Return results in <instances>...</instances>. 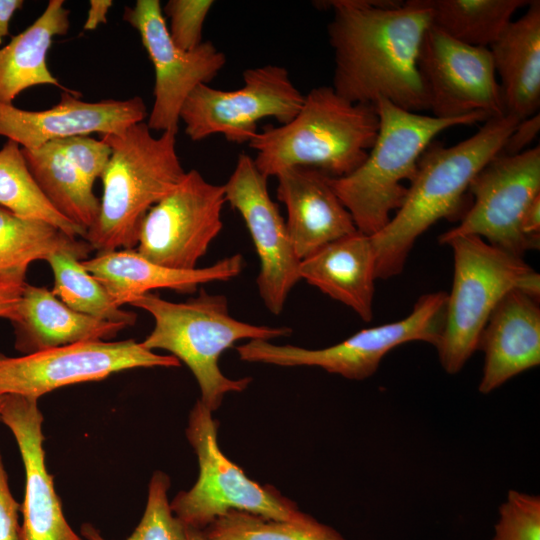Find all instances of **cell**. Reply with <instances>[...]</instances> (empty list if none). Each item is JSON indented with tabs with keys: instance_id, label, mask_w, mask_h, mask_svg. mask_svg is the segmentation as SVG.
Listing matches in <instances>:
<instances>
[{
	"instance_id": "17",
	"label": "cell",
	"mask_w": 540,
	"mask_h": 540,
	"mask_svg": "<svg viewBox=\"0 0 540 540\" xmlns=\"http://www.w3.org/2000/svg\"><path fill=\"white\" fill-rule=\"evenodd\" d=\"M80 96L76 91L63 90L56 105L36 111L0 103V136L23 149H36L71 136L118 133L147 116L139 96L96 102L84 101Z\"/></svg>"
},
{
	"instance_id": "31",
	"label": "cell",
	"mask_w": 540,
	"mask_h": 540,
	"mask_svg": "<svg viewBox=\"0 0 540 540\" xmlns=\"http://www.w3.org/2000/svg\"><path fill=\"white\" fill-rule=\"evenodd\" d=\"M211 540H346L334 528L309 517L300 522L230 510L202 530Z\"/></svg>"
},
{
	"instance_id": "32",
	"label": "cell",
	"mask_w": 540,
	"mask_h": 540,
	"mask_svg": "<svg viewBox=\"0 0 540 540\" xmlns=\"http://www.w3.org/2000/svg\"><path fill=\"white\" fill-rule=\"evenodd\" d=\"M169 487L168 475L155 471L149 482L144 514L134 532L125 540H188L185 525L171 510ZM80 532L86 540H106L90 523L82 524Z\"/></svg>"
},
{
	"instance_id": "24",
	"label": "cell",
	"mask_w": 540,
	"mask_h": 540,
	"mask_svg": "<svg viewBox=\"0 0 540 540\" xmlns=\"http://www.w3.org/2000/svg\"><path fill=\"white\" fill-rule=\"evenodd\" d=\"M500 77L505 114L523 120L538 113L540 105V1L512 20L489 47Z\"/></svg>"
},
{
	"instance_id": "27",
	"label": "cell",
	"mask_w": 540,
	"mask_h": 540,
	"mask_svg": "<svg viewBox=\"0 0 540 540\" xmlns=\"http://www.w3.org/2000/svg\"><path fill=\"white\" fill-rule=\"evenodd\" d=\"M93 251L83 238L71 236L46 221L15 215L0 207V275L26 274L36 260L58 252L81 261Z\"/></svg>"
},
{
	"instance_id": "15",
	"label": "cell",
	"mask_w": 540,
	"mask_h": 540,
	"mask_svg": "<svg viewBox=\"0 0 540 540\" xmlns=\"http://www.w3.org/2000/svg\"><path fill=\"white\" fill-rule=\"evenodd\" d=\"M418 69L432 116L454 119L473 113L505 114L489 48L473 47L432 24L421 43Z\"/></svg>"
},
{
	"instance_id": "2",
	"label": "cell",
	"mask_w": 540,
	"mask_h": 540,
	"mask_svg": "<svg viewBox=\"0 0 540 540\" xmlns=\"http://www.w3.org/2000/svg\"><path fill=\"white\" fill-rule=\"evenodd\" d=\"M519 121L507 114L491 117L474 135L453 146L433 141L424 150L402 206L370 236L377 279L400 274L420 235L459 211L472 180L500 153Z\"/></svg>"
},
{
	"instance_id": "30",
	"label": "cell",
	"mask_w": 540,
	"mask_h": 540,
	"mask_svg": "<svg viewBox=\"0 0 540 540\" xmlns=\"http://www.w3.org/2000/svg\"><path fill=\"white\" fill-rule=\"evenodd\" d=\"M46 261L54 276L51 291L68 307L100 320L125 326L135 324L136 313L117 306L106 289L75 255L58 252Z\"/></svg>"
},
{
	"instance_id": "12",
	"label": "cell",
	"mask_w": 540,
	"mask_h": 540,
	"mask_svg": "<svg viewBox=\"0 0 540 540\" xmlns=\"http://www.w3.org/2000/svg\"><path fill=\"white\" fill-rule=\"evenodd\" d=\"M474 201L460 223L439 236L442 243L455 236H477L522 257L539 247V240L523 235L522 216L540 195V148L507 156L497 155L472 180Z\"/></svg>"
},
{
	"instance_id": "29",
	"label": "cell",
	"mask_w": 540,
	"mask_h": 540,
	"mask_svg": "<svg viewBox=\"0 0 540 540\" xmlns=\"http://www.w3.org/2000/svg\"><path fill=\"white\" fill-rule=\"evenodd\" d=\"M0 207L21 217L51 223L74 237L84 239L87 233L48 202L27 167L22 148L11 140L0 149Z\"/></svg>"
},
{
	"instance_id": "3",
	"label": "cell",
	"mask_w": 540,
	"mask_h": 540,
	"mask_svg": "<svg viewBox=\"0 0 540 540\" xmlns=\"http://www.w3.org/2000/svg\"><path fill=\"white\" fill-rule=\"evenodd\" d=\"M379 125L375 105L352 103L332 86H319L304 95L290 122L266 126L248 144L256 151V167L267 178L289 167L312 168L339 178L365 161Z\"/></svg>"
},
{
	"instance_id": "28",
	"label": "cell",
	"mask_w": 540,
	"mask_h": 540,
	"mask_svg": "<svg viewBox=\"0 0 540 540\" xmlns=\"http://www.w3.org/2000/svg\"><path fill=\"white\" fill-rule=\"evenodd\" d=\"M432 25L473 47L489 48L529 0H428Z\"/></svg>"
},
{
	"instance_id": "22",
	"label": "cell",
	"mask_w": 540,
	"mask_h": 540,
	"mask_svg": "<svg viewBox=\"0 0 540 540\" xmlns=\"http://www.w3.org/2000/svg\"><path fill=\"white\" fill-rule=\"evenodd\" d=\"M22 355L88 341H109L127 326L74 311L46 287L24 285L10 320Z\"/></svg>"
},
{
	"instance_id": "4",
	"label": "cell",
	"mask_w": 540,
	"mask_h": 540,
	"mask_svg": "<svg viewBox=\"0 0 540 540\" xmlns=\"http://www.w3.org/2000/svg\"><path fill=\"white\" fill-rule=\"evenodd\" d=\"M129 305L148 312L154 327L142 345L153 351L166 350L187 365L201 392L199 399L212 412L217 410L229 392H241L252 378L230 379L219 368L221 354L237 341L271 340L289 336V327L256 325L234 318L228 300L222 294L204 289L183 302H172L155 293L132 298Z\"/></svg>"
},
{
	"instance_id": "35",
	"label": "cell",
	"mask_w": 540,
	"mask_h": 540,
	"mask_svg": "<svg viewBox=\"0 0 540 540\" xmlns=\"http://www.w3.org/2000/svg\"><path fill=\"white\" fill-rule=\"evenodd\" d=\"M67 160L79 172L84 181L93 188L101 178L111 156L109 145L89 135L71 136L55 140Z\"/></svg>"
},
{
	"instance_id": "6",
	"label": "cell",
	"mask_w": 540,
	"mask_h": 540,
	"mask_svg": "<svg viewBox=\"0 0 540 540\" xmlns=\"http://www.w3.org/2000/svg\"><path fill=\"white\" fill-rule=\"evenodd\" d=\"M375 106L380 125L367 158L349 175L329 177L357 230L368 236L384 228L402 206L408 191L402 181L413 179L421 154L438 134L489 119L484 113L441 119L404 110L383 98Z\"/></svg>"
},
{
	"instance_id": "34",
	"label": "cell",
	"mask_w": 540,
	"mask_h": 540,
	"mask_svg": "<svg viewBox=\"0 0 540 540\" xmlns=\"http://www.w3.org/2000/svg\"><path fill=\"white\" fill-rule=\"evenodd\" d=\"M214 4L212 0H169L162 7L169 19L170 38L179 49L190 51L203 42V25Z\"/></svg>"
},
{
	"instance_id": "7",
	"label": "cell",
	"mask_w": 540,
	"mask_h": 540,
	"mask_svg": "<svg viewBox=\"0 0 540 540\" xmlns=\"http://www.w3.org/2000/svg\"><path fill=\"white\" fill-rule=\"evenodd\" d=\"M441 244L452 249L454 273L435 348L442 368L453 375L477 350L480 334L499 301L514 289L539 297L540 276L522 257L477 236H455Z\"/></svg>"
},
{
	"instance_id": "19",
	"label": "cell",
	"mask_w": 540,
	"mask_h": 540,
	"mask_svg": "<svg viewBox=\"0 0 540 540\" xmlns=\"http://www.w3.org/2000/svg\"><path fill=\"white\" fill-rule=\"evenodd\" d=\"M477 349L484 353L478 387L482 394H489L511 378L539 366L538 296L521 289L509 291L491 313Z\"/></svg>"
},
{
	"instance_id": "10",
	"label": "cell",
	"mask_w": 540,
	"mask_h": 540,
	"mask_svg": "<svg viewBox=\"0 0 540 540\" xmlns=\"http://www.w3.org/2000/svg\"><path fill=\"white\" fill-rule=\"evenodd\" d=\"M242 76L243 86L236 90L200 84L190 93L179 118L191 141L221 134L229 142L249 143L261 119L271 117L283 125L298 113L304 95L285 67L268 64L248 68Z\"/></svg>"
},
{
	"instance_id": "21",
	"label": "cell",
	"mask_w": 540,
	"mask_h": 540,
	"mask_svg": "<svg viewBox=\"0 0 540 540\" xmlns=\"http://www.w3.org/2000/svg\"><path fill=\"white\" fill-rule=\"evenodd\" d=\"M82 264L121 307L155 289L192 294L201 284L228 281L241 273L244 260L236 253L207 267L177 270L156 264L135 249H119L96 254Z\"/></svg>"
},
{
	"instance_id": "42",
	"label": "cell",
	"mask_w": 540,
	"mask_h": 540,
	"mask_svg": "<svg viewBox=\"0 0 540 540\" xmlns=\"http://www.w3.org/2000/svg\"><path fill=\"white\" fill-rule=\"evenodd\" d=\"M186 527V526H185ZM186 533H187V539L188 540H211L202 530H198L195 528L186 527Z\"/></svg>"
},
{
	"instance_id": "9",
	"label": "cell",
	"mask_w": 540,
	"mask_h": 540,
	"mask_svg": "<svg viewBox=\"0 0 540 540\" xmlns=\"http://www.w3.org/2000/svg\"><path fill=\"white\" fill-rule=\"evenodd\" d=\"M447 293L419 297L403 319L360 330L349 338L322 349L276 345L254 339L236 347L240 360L278 366H315L350 380H364L378 369L383 357L395 347L414 341L437 345L445 322Z\"/></svg>"
},
{
	"instance_id": "26",
	"label": "cell",
	"mask_w": 540,
	"mask_h": 540,
	"mask_svg": "<svg viewBox=\"0 0 540 540\" xmlns=\"http://www.w3.org/2000/svg\"><path fill=\"white\" fill-rule=\"evenodd\" d=\"M27 167L39 189L62 216L86 231L95 223L100 199L63 155L56 141L23 149Z\"/></svg>"
},
{
	"instance_id": "16",
	"label": "cell",
	"mask_w": 540,
	"mask_h": 540,
	"mask_svg": "<svg viewBox=\"0 0 540 540\" xmlns=\"http://www.w3.org/2000/svg\"><path fill=\"white\" fill-rule=\"evenodd\" d=\"M267 177L251 156L238 155L235 168L223 185L226 202L243 218L260 261L259 295L266 308L279 315L288 295L300 280L298 258L286 221L270 198Z\"/></svg>"
},
{
	"instance_id": "13",
	"label": "cell",
	"mask_w": 540,
	"mask_h": 540,
	"mask_svg": "<svg viewBox=\"0 0 540 540\" xmlns=\"http://www.w3.org/2000/svg\"><path fill=\"white\" fill-rule=\"evenodd\" d=\"M223 185L208 182L199 171L181 182L146 214L136 251L148 260L177 270L197 268L223 228Z\"/></svg>"
},
{
	"instance_id": "5",
	"label": "cell",
	"mask_w": 540,
	"mask_h": 540,
	"mask_svg": "<svg viewBox=\"0 0 540 540\" xmlns=\"http://www.w3.org/2000/svg\"><path fill=\"white\" fill-rule=\"evenodd\" d=\"M100 138L109 145L111 156L101 177L98 217L84 239L97 254L134 249L148 211L186 174L177 154L176 134L155 137L143 121Z\"/></svg>"
},
{
	"instance_id": "38",
	"label": "cell",
	"mask_w": 540,
	"mask_h": 540,
	"mask_svg": "<svg viewBox=\"0 0 540 540\" xmlns=\"http://www.w3.org/2000/svg\"><path fill=\"white\" fill-rule=\"evenodd\" d=\"M25 283L26 274L0 275V318L14 317Z\"/></svg>"
},
{
	"instance_id": "8",
	"label": "cell",
	"mask_w": 540,
	"mask_h": 540,
	"mask_svg": "<svg viewBox=\"0 0 540 540\" xmlns=\"http://www.w3.org/2000/svg\"><path fill=\"white\" fill-rule=\"evenodd\" d=\"M218 421L197 400L190 411L186 436L199 464L196 483L179 492L170 503L173 514L186 526L204 530L230 510L268 519L300 522L309 515L272 486H262L227 459L217 441Z\"/></svg>"
},
{
	"instance_id": "25",
	"label": "cell",
	"mask_w": 540,
	"mask_h": 540,
	"mask_svg": "<svg viewBox=\"0 0 540 540\" xmlns=\"http://www.w3.org/2000/svg\"><path fill=\"white\" fill-rule=\"evenodd\" d=\"M69 16L63 0H50L32 24L0 47V103L13 104L19 94L34 86L67 89L49 70L47 55L54 38L68 33Z\"/></svg>"
},
{
	"instance_id": "18",
	"label": "cell",
	"mask_w": 540,
	"mask_h": 540,
	"mask_svg": "<svg viewBox=\"0 0 540 540\" xmlns=\"http://www.w3.org/2000/svg\"><path fill=\"white\" fill-rule=\"evenodd\" d=\"M0 421L13 434L25 472L18 540H82L68 524L45 461L38 399L4 395Z\"/></svg>"
},
{
	"instance_id": "14",
	"label": "cell",
	"mask_w": 540,
	"mask_h": 540,
	"mask_svg": "<svg viewBox=\"0 0 540 540\" xmlns=\"http://www.w3.org/2000/svg\"><path fill=\"white\" fill-rule=\"evenodd\" d=\"M123 19L140 36L155 72L154 101L146 123L151 131L177 134L181 108L200 84H209L223 69L226 56L212 42L190 51L171 40L159 0H137Z\"/></svg>"
},
{
	"instance_id": "1",
	"label": "cell",
	"mask_w": 540,
	"mask_h": 540,
	"mask_svg": "<svg viewBox=\"0 0 540 540\" xmlns=\"http://www.w3.org/2000/svg\"><path fill=\"white\" fill-rule=\"evenodd\" d=\"M330 8L327 32L334 55L332 88L352 103L380 98L411 112L429 110L418 69L432 24L428 0L319 2Z\"/></svg>"
},
{
	"instance_id": "40",
	"label": "cell",
	"mask_w": 540,
	"mask_h": 540,
	"mask_svg": "<svg viewBox=\"0 0 540 540\" xmlns=\"http://www.w3.org/2000/svg\"><path fill=\"white\" fill-rule=\"evenodd\" d=\"M112 5L111 0H91L83 30L92 31L99 25L107 23V15Z\"/></svg>"
},
{
	"instance_id": "36",
	"label": "cell",
	"mask_w": 540,
	"mask_h": 540,
	"mask_svg": "<svg viewBox=\"0 0 540 540\" xmlns=\"http://www.w3.org/2000/svg\"><path fill=\"white\" fill-rule=\"evenodd\" d=\"M19 504L9 487L8 475L0 453V540H18L20 525L18 523Z\"/></svg>"
},
{
	"instance_id": "37",
	"label": "cell",
	"mask_w": 540,
	"mask_h": 540,
	"mask_svg": "<svg viewBox=\"0 0 540 540\" xmlns=\"http://www.w3.org/2000/svg\"><path fill=\"white\" fill-rule=\"evenodd\" d=\"M540 130L539 113L520 120L505 141L499 155L512 156L527 150Z\"/></svg>"
},
{
	"instance_id": "33",
	"label": "cell",
	"mask_w": 540,
	"mask_h": 540,
	"mask_svg": "<svg viewBox=\"0 0 540 540\" xmlns=\"http://www.w3.org/2000/svg\"><path fill=\"white\" fill-rule=\"evenodd\" d=\"M491 540H540V496L510 489Z\"/></svg>"
},
{
	"instance_id": "39",
	"label": "cell",
	"mask_w": 540,
	"mask_h": 540,
	"mask_svg": "<svg viewBox=\"0 0 540 540\" xmlns=\"http://www.w3.org/2000/svg\"><path fill=\"white\" fill-rule=\"evenodd\" d=\"M520 229L526 237L540 240V195L536 196L525 210Z\"/></svg>"
},
{
	"instance_id": "20",
	"label": "cell",
	"mask_w": 540,
	"mask_h": 540,
	"mask_svg": "<svg viewBox=\"0 0 540 540\" xmlns=\"http://www.w3.org/2000/svg\"><path fill=\"white\" fill-rule=\"evenodd\" d=\"M277 199L287 209L286 226L300 260L358 230L323 172L289 167L276 176Z\"/></svg>"
},
{
	"instance_id": "11",
	"label": "cell",
	"mask_w": 540,
	"mask_h": 540,
	"mask_svg": "<svg viewBox=\"0 0 540 540\" xmlns=\"http://www.w3.org/2000/svg\"><path fill=\"white\" fill-rule=\"evenodd\" d=\"M172 355L157 354L134 339L88 341L18 357L0 353V395L39 399L58 388L135 368L179 367Z\"/></svg>"
},
{
	"instance_id": "43",
	"label": "cell",
	"mask_w": 540,
	"mask_h": 540,
	"mask_svg": "<svg viewBox=\"0 0 540 540\" xmlns=\"http://www.w3.org/2000/svg\"><path fill=\"white\" fill-rule=\"evenodd\" d=\"M3 400H4V396L0 395V409H1V406H2V403H3Z\"/></svg>"
},
{
	"instance_id": "23",
	"label": "cell",
	"mask_w": 540,
	"mask_h": 540,
	"mask_svg": "<svg viewBox=\"0 0 540 540\" xmlns=\"http://www.w3.org/2000/svg\"><path fill=\"white\" fill-rule=\"evenodd\" d=\"M300 279L352 309L363 321L373 317L376 257L371 237L356 233L304 258Z\"/></svg>"
},
{
	"instance_id": "41",
	"label": "cell",
	"mask_w": 540,
	"mask_h": 540,
	"mask_svg": "<svg viewBox=\"0 0 540 540\" xmlns=\"http://www.w3.org/2000/svg\"><path fill=\"white\" fill-rule=\"evenodd\" d=\"M23 3L22 0H0V47L3 39L9 35L15 13L22 8Z\"/></svg>"
}]
</instances>
